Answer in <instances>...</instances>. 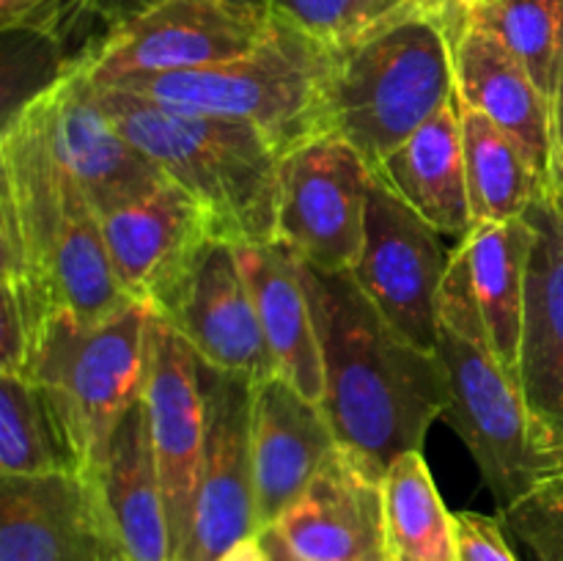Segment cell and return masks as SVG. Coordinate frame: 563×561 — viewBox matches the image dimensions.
<instances>
[{
  "mask_svg": "<svg viewBox=\"0 0 563 561\" xmlns=\"http://www.w3.org/2000/svg\"><path fill=\"white\" fill-rule=\"evenodd\" d=\"M553 135H555V185L563 187V53L559 66V80L553 94Z\"/></svg>",
  "mask_w": 563,
  "mask_h": 561,
  "instance_id": "33",
  "label": "cell"
},
{
  "mask_svg": "<svg viewBox=\"0 0 563 561\" xmlns=\"http://www.w3.org/2000/svg\"><path fill=\"white\" fill-rule=\"evenodd\" d=\"M533 248L528 262L520 391L539 440L563 476V187L553 185L528 207Z\"/></svg>",
  "mask_w": 563,
  "mask_h": 561,
  "instance_id": "13",
  "label": "cell"
},
{
  "mask_svg": "<svg viewBox=\"0 0 563 561\" xmlns=\"http://www.w3.org/2000/svg\"><path fill=\"white\" fill-rule=\"evenodd\" d=\"M473 0H418V6L423 9H432V11H443V14H460L471 6Z\"/></svg>",
  "mask_w": 563,
  "mask_h": 561,
  "instance_id": "37",
  "label": "cell"
},
{
  "mask_svg": "<svg viewBox=\"0 0 563 561\" xmlns=\"http://www.w3.org/2000/svg\"><path fill=\"white\" fill-rule=\"evenodd\" d=\"M207 443L192 498L190 531L176 561H220L262 534L253 473V383L201 361Z\"/></svg>",
  "mask_w": 563,
  "mask_h": 561,
  "instance_id": "10",
  "label": "cell"
},
{
  "mask_svg": "<svg viewBox=\"0 0 563 561\" xmlns=\"http://www.w3.org/2000/svg\"><path fill=\"white\" fill-rule=\"evenodd\" d=\"M251 435L264 531L306 493L339 440L324 407L302 396L280 374L253 385Z\"/></svg>",
  "mask_w": 563,
  "mask_h": 561,
  "instance_id": "18",
  "label": "cell"
},
{
  "mask_svg": "<svg viewBox=\"0 0 563 561\" xmlns=\"http://www.w3.org/2000/svg\"><path fill=\"white\" fill-rule=\"evenodd\" d=\"M460 14L410 6L333 44V135L377 168L456 94Z\"/></svg>",
  "mask_w": 563,
  "mask_h": 561,
  "instance_id": "3",
  "label": "cell"
},
{
  "mask_svg": "<svg viewBox=\"0 0 563 561\" xmlns=\"http://www.w3.org/2000/svg\"><path fill=\"white\" fill-rule=\"evenodd\" d=\"M157 3H163V0H88V9H91L93 22H97V28H99V42H102V36H108L110 31L126 25V22H132L135 16H141L143 11L154 9ZM240 3H251V6H258V9H269V0H240Z\"/></svg>",
  "mask_w": 563,
  "mask_h": 561,
  "instance_id": "32",
  "label": "cell"
},
{
  "mask_svg": "<svg viewBox=\"0 0 563 561\" xmlns=\"http://www.w3.org/2000/svg\"><path fill=\"white\" fill-rule=\"evenodd\" d=\"M269 9L240 0H163L115 28L80 61L93 86L225 64L256 50L273 31Z\"/></svg>",
  "mask_w": 563,
  "mask_h": 561,
  "instance_id": "7",
  "label": "cell"
},
{
  "mask_svg": "<svg viewBox=\"0 0 563 561\" xmlns=\"http://www.w3.org/2000/svg\"><path fill=\"white\" fill-rule=\"evenodd\" d=\"M97 490L108 526L126 561H170L165 495L148 435L146 402L137 399L110 435L108 449L82 471Z\"/></svg>",
  "mask_w": 563,
  "mask_h": 561,
  "instance_id": "20",
  "label": "cell"
},
{
  "mask_svg": "<svg viewBox=\"0 0 563 561\" xmlns=\"http://www.w3.org/2000/svg\"><path fill=\"white\" fill-rule=\"evenodd\" d=\"M471 270L473 295L487 322L489 341L506 372L520 383V344L526 319L528 262L533 226L522 215L506 223H473L460 240Z\"/></svg>",
  "mask_w": 563,
  "mask_h": 561,
  "instance_id": "23",
  "label": "cell"
},
{
  "mask_svg": "<svg viewBox=\"0 0 563 561\" xmlns=\"http://www.w3.org/2000/svg\"><path fill=\"white\" fill-rule=\"evenodd\" d=\"M236 256L256 302L275 374L295 385L302 396L322 405V352H319L317 324L302 284L300 262L280 242L236 245Z\"/></svg>",
  "mask_w": 563,
  "mask_h": 561,
  "instance_id": "22",
  "label": "cell"
},
{
  "mask_svg": "<svg viewBox=\"0 0 563 561\" xmlns=\"http://www.w3.org/2000/svg\"><path fill=\"white\" fill-rule=\"evenodd\" d=\"M374 174L440 234L462 240L473 229V212L460 94H454L427 124L394 148Z\"/></svg>",
  "mask_w": 563,
  "mask_h": 561,
  "instance_id": "21",
  "label": "cell"
},
{
  "mask_svg": "<svg viewBox=\"0 0 563 561\" xmlns=\"http://www.w3.org/2000/svg\"><path fill=\"white\" fill-rule=\"evenodd\" d=\"M82 471L58 413L36 380L0 372V476Z\"/></svg>",
  "mask_w": 563,
  "mask_h": 561,
  "instance_id": "26",
  "label": "cell"
},
{
  "mask_svg": "<svg viewBox=\"0 0 563 561\" xmlns=\"http://www.w3.org/2000/svg\"><path fill=\"white\" fill-rule=\"evenodd\" d=\"M451 253L440 242V231L374 174L363 248L352 275L383 317L427 352H438V300Z\"/></svg>",
  "mask_w": 563,
  "mask_h": 561,
  "instance_id": "9",
  "label": "cell"
},
{
  "mask_svg": "<svg viewBox=\"0 0 563 561\" xmlns=\"http://www.w3.org/2000/svg\"><path fill=\"white\" fill-rule=\"evenodd\" d=\"M368 11H372L374 22L383 20V16L396 14L401 9H410V6H418V0H366Z\"/></svg>",
  "mask_w": 563,
  "mask_h": 561,
  "instance_id": "36",
  "label": "cell"
},
{
  "mask_svg": "<svg viewBox=\"0 0 563 561\" xmlns=\"http://www.w3.org/2000/svg\"><path fill=\"white\" fill-rule=\"evenodd\" d=\"M456 561H517L500 517L454 512Z\"/></svg>",
  "mask_w": 563,
  "mask_h": 561,
  "instance_id": "31",
  "label": "cell"
},
{
  "mask_svg": "<svg viewBox=\"0 0 563 561\" xmlns=\"http://www.w3.org/2000/svg\"><path fill=\"white\" fill-rule=\"evenodd\" d=\"M159 317L179 330L207 366L253 385L275 374L256 302L231 242H207L179 295Z\"/></svg>",
  "mask_w": 563,
  "mask_h": 561,
  "instance_id": "17",
  "label": "cell"
},
{
  "mask_svg": "<svg viewBox=\"0 0 563 561\" xmlns=\"http://www.w3.org/2000/svg\"><path fill=\"white\" fill-rule=\"evenodd\" d=\"M0 25L5 33H31L58 44L69 58V66L77 64V47L71 44L75 36L86 33L91 50L97 44V38L91 36L97 22L88 9V0H0Z\"/></svg>",
  "mask_w": 563,
  "mask_h": 561,
  "instance_id": "28",
  "label": "cell"
},
{
  "mask_svg": "<svg viewBox=\"0 0 563 561\" xmlns=\"http://www.w3.org/2000/svg\"><path fill=\"white\" fill-rule=\"evenodd\" d=\"M258 537H262V544H264V550H267L269 561H302V559H297L295 553H289V550H286V544L280 542V539L275 537L269 528H264Z\"/></svg>",
  "mask_w": 563,
  "mask_h": 561,
  "instance_id": "35",
  "label": "cell"
},
{
  "mask_svg": "<svg viewBox=\"0 0 563 561\" xmlns=\"http://www.w3.org/2000/svg\"><path fill=\"white\" fill-rule=\"evenodd\" d=\"M467 11V9H465ZM456 94L467 108L509 132L544 187L555 185L553 102L526 66L493 36L462 16L454 36Z\"/></svg>",
  "mask_w": 563,
  "mask_h": 561,
  "instance_id": "19",
  "label": "cell"
},
{
  "mask_svg": "<svg viewBox=\"0 0 563 561\" xmlns=\"http://www.w3.org/2000/svg\"><path fill=\"white\" fill-rule=\"evenodd\" d=\"M20 108L31 110L49 152L75 176L99 215L137 201L168 182L159 165L115 127L82 66H69Z\"/></svg>",
  "mask_w": 563,
  "mask_h": 561,
  "instance_id": "11",
  "label": "cell"
},
{
  "mask_svg": "<svg viewBox=\"0 0 563 561\" xmlns=\"http://www.w3.org/2000/svg\"><path fill=\"white\" fill-rule=\"evenodd\" d=\"M220 561H269V559H267V550H264L262 544V537H253L247 539V542L236 544V548L231 550V553H225Z\"/></svg>",
  "mask_w": 563,
  "mask_h": 561,
  "instance_id": "34",
  "label": "cell"
},
{
  "mask_svg": "<svg viewBox=\"0 0 563 561\" xmlns=\"http://www.w3.org/2000/svg\"><path fill=\"white\" fill-rule=\"evenodd\" d=\"M467 193L473 223H506L528 212L550 187L539 179L520 143L462 102Z\"/></svg>",
  "mask_w": 563,
  "mask_h": 561,
  "instance_id": "24",
  "label": "cell"
},
{
  "mask_svg": "<svg viewBox=\"0 0 563 561\" xmlns=\"http://www.w3.org/2000/svg\"><path fill=\"white\" fill-rule=\"evenodd\" d=\"M374 168L352 143L324 135L280 160L278 240L308 267L352 273L366 231Z\"/></svg>",
  "mask_w": 563,
  "mask_h": 561,
  "instance_id": "8",
  "label": "cell"
},
{
  "mask_svg": "<svg viewBox=\"0 0 563 561\" xmlns=\"http://www.w3.org/2000/svg\"><path fill=\"white\" fill-rule=\"evenodd\" d=\"M269 11L324 44H344L374 25L366 0H269Z\"/></svg>",
  "mask_w": 563,
  "mask_h": 561,
  "instance_id": "30",
  "label": "cell"
},
{
  "mask_svg": "<svg viewBox=\"0 0 563 561\" xmlns=\"http://www.w3.org/2000/svg\"><path fill=\"white\" fill-rule=\"evenodd\" d=\"M383 495L390 561H456L454 512L445 509L421 451L390 462Z\"/></svg>",
  "mask_w": 563,
  "mask_h": 561,
  "instance_id": "25",
  "label": "cell"
},
{
  "mask_svg": "<svg viewBox=\"0 0 563 561\" xmlns=\"http://www.w3.org/2000/svg\"><path fill=\"white\" fill-rule=\"evenodd\" d=\"M438 302V358L449 380L443 418L473 454L500 512L555 479V468L544 454L520 383L495 355L462 245L451 253Z\"/></svg>",
  "mask_w": 563,
  "mask_h": 561,
  "instance_id": "4",
  "label": "cell"
},
{
  "mask_svg": "<svg viewBox=\"0 0 563 561\" xmlns=\"http://www.w3.org/2000/svg\"><path fill=\"white\" fill-rule=\"evenodd\" d=\"M383 479L361 457L335 446L269 531L302 561H390Z\"/></svg>",
  "mask_w": 563,
  "mask_h": 561,
  "instance_id": "16",
  "label": "cell"
},
{
  "mask_svg": "<svg viewBox=\"0 0 563 561\" xmlns=\"http://www.w3.org/2000/svg\"><path fill=\"white\" fill-rule=\"evenodd\" d=\"M143 402L165 495L170 561H176L190 531L192 498L207 443V391L198 352L159 314H154L152 322V355Z\"/></svg>",
  "mask_w": 563,
  "mask_h": 561,
  "instance_id": "12",
  "label": "cell"
},
{
  "mask_svg": "<svg viewBox=\"0 0 563 561\" xmlns=\"http://www.w3.org/2000/svg\"><path fill=\"white\" fill-rule=\"evenodd\" d=\"M465 16L493 33L553 102L563 53V0H473Z\"/></svg>",
  "mask_w": 563,
  "mask_h": 561,
  "instance_id": "27",
  "label": "cell"
},
{
  "mask_svg": "<svg viewBox=\"0 0 563 561\" xmlns=\"http://www.w3.org/2000/svg\"><path fill=\"white\" fill-rule=\"evenodd\" d=\"M300 275L322 352V407L335 440L385 476L396 457L421 451L429 427L443 418V363L438 352L407 341L352 273H324L300 262Z\"/></svg>",
  "mask_w": 563,
  "mask_h": 561,
  "instance_id": "1",
  "label": "cell"
},
{
  "mask_svg": "<svg viewBox=\"0 0 563 561\" xmlns=\"http://www.w3.org/2000/svg\"><path fill=\"white\" fill-rule=\"evenodd\" d=\"M102 234L124 295L157 314L174 302L207 242L214 240L201 204L170 179L102 215Z\"/></svg>",
  "mask_w": 563,
  "mask_h": 561,
  "instance_id": "14",
  "label": "cell"
},
{
  "mask_svg": "<svg viewBox=\"0 0 563 561\" xmlns=\"http://www.w3.org/2000/svg\"><path fill=\"white\" fill-rule=\"evenodd\" d=\"M498 517L531 550L533 561H563V476L533 487Z\"/></svg>",
  "mask_w": 563,
  "mask_h": 561,
  "instance_id": "29",
  "label": "cell"
},
{
  "mask_svg": "<svg viewBox=\"0 0 563 561\" xmlns=\"http://www.w3.org/2000/svg\"><path fill=\"white\" fill-rule=\"evenodd\" d=\"M330 75L333 44L275 16L269 36L240 58L207 69L126 77L113 88L168 108L247 121L286 157L302 143L333 135Z\"/></svg>",
  "mask_w": 563,
  "mask_h": 561,
  "instance_id": "5",
  "label": "cell"
},
{
  "mask_svg": "<svg viewBox=\"0 0 563 561\" xmlns=\"http://www.w3.org/2000/svg\"><path fill=\"white\" fill-rule=\"evenodd\" d=\"M154 314L137 300L97 322L58 314L33 352L25 374L47 394L82 471L102 457L115 424L143 399Z\"/></svg>",
  "mask_w": 563,
  "mask_h": 561,
  "instance_id": "6",
  "label": "cell"
},
{
  "mask_svg": "<svg viewBox=\"0 0 563 561\" xmlns=\"http://www.w3.org/2000/svg\"><path fill=\"white\" fill-rule=\"evenodd\" d=\"M0 561H126L82 471L0 476Z\"/></svg>",
  "mask_w": 563,
  "mask_h": 561,
  "instance_id": "15",
  "label": "cell"
},
{
  "mask_svg": "<svg viewBox=\"0 0 563 561\" xmlns=\"http://www.w3.org/2000/svg\"><path fill=\"white\" fill-rule=\"evenodd\" d=\"M121 132L203 207L214 240H278L280 154L247 121L168 108L124 88H99Z\"/></svg>",
  "mask_w": 563,
  "mask_h": 561,
  "instance_id": "2",
  "label": "cell"
}]
</instances>
